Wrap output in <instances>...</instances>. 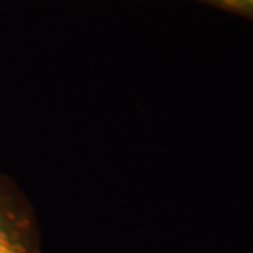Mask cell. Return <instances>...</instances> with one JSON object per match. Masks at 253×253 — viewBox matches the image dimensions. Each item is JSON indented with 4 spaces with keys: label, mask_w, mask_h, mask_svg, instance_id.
<instances>
[{
    "label": "cell",
    "mask_w": 253,
    "mask_h": 253,
    "mask_svg": "<svg viewBox=\"0 0 253 253\" xmlns=\"http://www.w3.org/2000/svg\"><path fill=\"white\" fill-rule=\"evenodd\" d=\"M0 253H41V230L33 204L0 171Z\"/></svg>",
    "instance_id": "1"
},
{
    "label": "cell",
    "mask_w": 253,
    "mask_h": 253,
    "mask_svg": "<svg viewBox=\"0 0 253 253\" xmlns=\"http://www.w3.org/2000/svg\"><path fill=\"white\" fill-rule=\"evenodd\" d=\"M217 3H222L225 7H232L235 10L244 12H253V0H214Z\"/></svg>",
    "instance_id": "2"
}]
</instances>
